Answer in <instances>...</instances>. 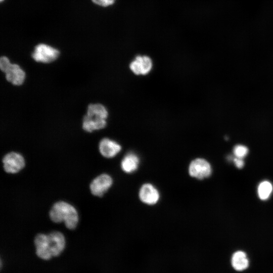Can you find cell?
I'll return each mask as SVG.
<instances>
[{"instance_id": "obj_16", "label": "cell", "mask_w": 273, "mask_h": 273, "mask_svg": "<svg viewBox=\"0 0 273 273\" xmlns=\"http://www.w3.org/2000/svg\"><path fill=\"white\" fill-rule=\"evenodd\" d=\"M233 153L236 157L243 159L248 154V149L244 145H237L234 147Z\"/></svg>"}, {"instance_id": "obj_18", "label": "cell", "mask_w": 273, "mask_h": 273, "mask_svg": "<svg viewBox=\"0 0 273 273\" xmlns=\"http://www.w3.org/2000/svg\"><path fill=\"white\" fill-rule=\"evenodd\" d=\"M11 64L9 59L6 56H2L0 59V68L4 72L5 69Z\"/></svg>"}, {"instance_id": "obj_2", "label": "cell", "mask_w": 273, "mask_h": 273, "mask_svg": "<svg viewBox=\"0 0 273 273\" xmlns=\"http://www.w3.org/2000/svg\"><path fill=\"white\" fill-rule=\"evenodd\" d=\"M108 111L101 104H92L88 106L86 114L82 121V128L87 132L99 130L106 125Z\"/></svg>"}, {"instance_id": "obj_5", "label": "cell", "mask_w": 273, "mask_h": 273, "mask_svg": "<svg viewBox=\"0 0 273 273\" xmlns=\"http://www.w3.org/2000/svg\"><path fill=\"white\" fill-rule=\"evenodd\" d=\"M5 170L10 173H15L21 170L25 166L23 156L16 152L6 154L3 159Z\"/></svg>"}, {"instance_id": "obj_6", "label": "cell", "mask_w": 273, "mask_h": 273, "mask_svg": "<svg viewBox=\"0 0 273 273\" xmlns=\"http://www.w3.org/2000/svg\"><path fill=\"white\" fill-rule=\"evenodd\" d=\"M152 67V60L150 57L146 55L136 56L129 64L131 71L138 75L148 74Z\"/></svg>"}, {"instance_id": "obj_20", "label": "cell", "mask_w": 273, "mask_h": 273, "mask_svg": "<svg viewBox=\"0 0 273 273\" xmlns=\"http://www.w3.org/2000/svg\"><path fill=\"white\" fill-rule=\"evenodd\" d=\"M0 1H1V2H2L4 0H0Z\"/></svg>"}, {"instance_id": "obj_3", "label": "cell", "mask_w": 273, "mask_h": 273, "mask_svg": "<svg viewBox=\"0 0 273 273\" xmlns=\"http://www.w3.org/2000/svg\"><path fill=\"white\" fill-rule=\"evenodd\" d=\"M59 55V51L56 48L47 44L39 43L35 47L32 57L36 62L49 63L56 60Z\"/></svg>"}, {"instance_id": "obj_17", "label": "cell", "mask_w": 273, "mask_h": 273, "mask_svg": "<svg viewBox=\"0 0 273 273\" xmlns=\"http://www.w3.org/2000/svg\"><path fill=\"white\" fill-rule=\"evenodd\" d=\"M92 1L100 7H108L113 5L116 0H92Z\"/></svg>"}, {"instance_id": "obj_7", "label": "cell", "mask_w": 273, "mask_h": 273, "mask_svg": "<svg viewBox=\"0 0 273 273\" xmlns=\"http://www.w3.org/2000/svg\"><path fill=\"white\" fill-rule=\"evenodd\" d=\"M113 183L111 177L107 174H102L96 177L90 185L93 195L102 197L111 187Z\"/></svg>"}, {"instance_id": "obj_19", "label": "cell", "mask_w": 273, "mask_h": 273, "mask_svg": "<svg viewBox=\"0 0 273 273\" xmlns=\"http://www.w3.org/2000/svg\"><path fill=\"white\" fill-rule=\"evenodd\" d=\"M235 165L239 169L242 168L244 165V162L242 158L234 157L233 159Z\"/></svg>"}, {"instance_id": "obj_12", "label": "cell", "mask_w": 273, "mask_h": 273, "mask_svg": "<svg viewBox=\"0 0 273 273\" xmlns=\"http://www.w3.org/2000/svg\"><path fill=\"white\" fill-rule=\"evenodd\" d=\"M99 151L106 158H113L121 149V146L116 142L108 138L103 139L99 143Z\"/></svg>"}, {"instance_id": "obj_13", "label": "cell", "mask_w": 273, "mask_h": 273, "mask_svg": "<svg viewBox=\"0 0 273 273\" xmlns=\"http://www.w3.org/2000/svg\"><path fill=\"white\" fill-rule=\"evenodd\" d=\"M139 163L138 156L133 152H129L122 159L121 167L125 172L130 173L138 169Z\"/></svg>"}, {"instance_id": "obj_15", "label": "cell", "mask_w": 273, "mask_h": 273, "mask_svg": "<svg viewBox=\"0 0 273 273\" xmlns=\"http://www.w3.org/2000/svg\"><path fill=\"white\" fill-rule=\"evenodd\" d=\"M273 190L271 183L267 180L261 181L258 185L257 193L262 200H266L270 197Z\"/></svg>"}, {"instance_id": "obj_14", "label": "cell", "mask_w": 273, "mask_h": 273, "mask_svg": "<svg viewBox=\"0 0 273 273\" xmlns=\"http://www.w3.org/2000/svg\"><path fill=\"white\" fill-rule=\"evenodd\" d=\"M232 265L238 271L246 269L249 265V261L246 253L242 251L235 252L232 257Z\"/></svg>"}, {"instance_id": "obj_11", "label": "cell", "mask_w": 273, "mask_h": 273, "mask_svg": "<svg viewBox=\"0 0 273 273\" xmlns=\"http://www.w3.org/2000/svg\"><path fill=\"white\" fill-rule=\"evenodd\" d=\"M36 248V254L40 258L49 260L51 258L52 255L48 245V235L39 234L36 236L34 239Z\"/></svg>"}, {"instance_id": "obj_9", "label": "cell", "mask_w": 273, "mask_h": 273, "mask_svg": "<svg viewBox=\"0 0 273 273\" xmlns=\"http://www.w3.org/2000/svg\"><path fill=\"white\" fill-rule=\"evenodd\" d=\"M139 198L142 202L148 205H154L160 198L158 190L151 184L143 185L139 191Z\"/></svg>"}, {"instance_id": "obj_8", "label": "cell", "mask_w": 273, "mask_h": 273, "mask_svg": "<svg viewBox=\"0 0 273 273\" xmlns=\"http://www.w3.org/2000/svg\"><path fill=\"white\" fill-rule=\"evenodd\" d=\"M48 245L52 257L59 255L65 246L64 235L59 232H53L48 235Z\"/></svg>"}, {"instance_id": "obj_4", "label": "cell", "mask_w": 273, "mask_h": 273, "mask_svg": "<svg viewBox=\"0 0 273 273\" xmlns=\"http://www.w3.org/2000/svg\"><path fill=\"white\" fill-rule=\"evenodd\" d=\"M212 172L210 163L203 158H196L193 160L189 167V174L193 177L203 179L209 177Z\"/></svg>"}, {"instance_id": "obj_10", "label": "cell", "mask_w": 273, "mask_h": 273, "mask_svg": "<svg viewBox=\"0 0 273 273\" xmlns=\"http://www.w3.org/2000/svg\"><path fill=\"white\" fill-rule=\"evenodd\" d=\"M7 81L13 84H22L25 78V72L16 64H10L4 71Z\"/></svg>"}, {"instance_id": "obj_1", "label": "cell", "mask_w": 273, "mask_h": 273, "mask_svg": "<svg viewBox=\"0 0 273 273\" xmlns=\"http://www.w3.org/2000/svg\"><path fill=\"white\" fill-rule=\"evenodd\" d=\"M50 216L51 220L56 223L64 222L69 229H74L78 222V215L76 209L70 204L60 201L52 207Z\"/></svg>"}]
</instances>
